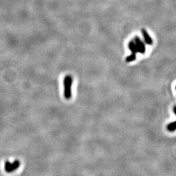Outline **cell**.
Returning <instances> with one entry per match:
<instances>
[{"label": "cell", "instance_id": "1", "mask_svg": "<svg viewBox=\"0 0 176 176\" xmlns=\"http://www.w3.org/2000/svg\"><path fill=\"white\" fill-rule=\"evenodd\" d=\"M72 84V78L70 76H66L64 79V95L67 99H69L71 97V85Z\"/></svg>", "mask_w": 176, "mask_h": 176}, {"label": "cell", "instance_id": "2", "mask_svg": "<svg viewBox=\"0 0 176 176\" xmlns=\"http://www.w3.org/2000/svg\"><path fill=\"white\" fill-rule=\"evenodd\" d=\"M20 162L18 161H14L13 162H10L9 161H6L5 164V169L7 172H12L14 170H17L18 168L20 166Z\"/></svg>", "mask_w": 176, "mask_h": 176}, {"label": "cell", "instance_id": "3", "mask_svg": "<svg viewBox=\"0 0 176 176\" xmlns=\"http://www.w3.org/2000/svg\"><path fill=\"white\" fill-rule=\"evenodd\" d=\"M134 42H135L136 46L137 48V50H138V52H140L142 54H144L146 52V46L144 43L143 42L140 38H138V37H136Z\"/></svg>", "mask_w": 176, "mask_h": 176}, {"label": "cell", "instance_id": "4", "mask_svg": "<svg viewBox=\"0 0 176 176\" xmlns=\"http://www.w3.org/2000/svg\"><path fill=\"white\" fill-rule=\"evenodd\" d=\"M142 33L143 37H144V38L145 42L147 44V45H152L153 40H152V38H151V37L150 36V35L148 34V33L147 32V31L144 29H142Z\"/></svg>", "mask_w": 176, "mask_h": 176}, {"label": "cell", "instance_id": "5", "mask_svg": "<svg viewBox=\"0 0 176 176\" xmlns=\"http://www.w3.org/2000/svg\"><path fill=\"white\" fill-rule=\"evenodd\" d=\"M129 48L130 49V50L132 52V54L136 55V53L138 52V50H137V48H136V45H135V42L134 41H130L129 43Z\"/></svg>", "mask_w": 176, "mask_h": 176}, {"label": "cell", "instance_id": "6", "mask_svg": "<svg viewBox=\"0 0 176 176\" xmlns=\"http://www.w3.org/2000/svg\"><path fill=\"white\" fill-rule=\"evenodd\" d=\"M136 54H132L130 56H129L127 58H126V62H133L136 59Z\"/></svg>", "mask_w": 176, "mask_h": 176}, {"label": "cell", "instance_id": "7", "mask_svg": "<svg viewBox=\"0 0 176 176\" xmlns=\"http://www.w3.org/2000/svg\"><path fill=\"white\" fill-rule=\"evenodd\" d=\"M168 130L170 132H173L175 130V122H173L172 123H170L167 127Z\"/></svg>", "mask_w": 176, "mask_h": 176}]
</instances>
